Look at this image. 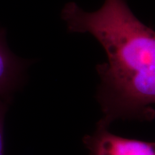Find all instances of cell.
<instances>
[{"label": "cell", "mask_w": 155, "mask_h": 155, "mask_svg": "<svg viewBox=\"0 0 155 155\" xmlns=\"http://www.w3.org/2000/svg\"><path fill=\"white\" fill-rule=\"evenodd\" d=\"M61 16L70 32L92 35L107 56V61L96 67L104 112L98 127L108 128L117 119H153L155 31L137 18L124 0H105L93 12L69 2Z\"/></svg>", "instance_id": "6da1fadb"}, {"label": "cell", "mask_w": 155, "mask_h": 155, "mask_svg": "<svg viewBox=\"0 0 155 155\" xmlns=\"http://www.w3.org/2000/svg\"><path fill=\"white\" fill-rule=\"evenodd\" d=\"M5 40V31L0 28V99L11 102L12 95L22 83L28 63L12 53Z\"/></svg>", "instance_id": "3957f363"}, {"label": "cell", "mask_w": 155, "mask_h": 155, "mask_svg": "<svg viewBox=\"0 0 155 155\" xmlns=\"http://www.w3.org/2000/svg\"><path fill=\"white\" fill-rule=\"evenodd\" d=\"M91 155H155V142L119 137L97 127L92 135L83 138Z\"/></svg>", "instance_id": "7a4b0ae2"}, {"label": "cell", "mask_w": 155, "mask_h": 155, "mask_svg": "<svg viewBox=\"0 0 155 155\" xmlns=\"http://www.w3.org/2000/svg\"><path fill=\"white\" fill-rule=\"evenodd\" d=\"M9 101L0 99V155H5L4 147V123L6 112L8 108Z\"/></svg>", "instance_id": "277c9868"}]
</instances>
